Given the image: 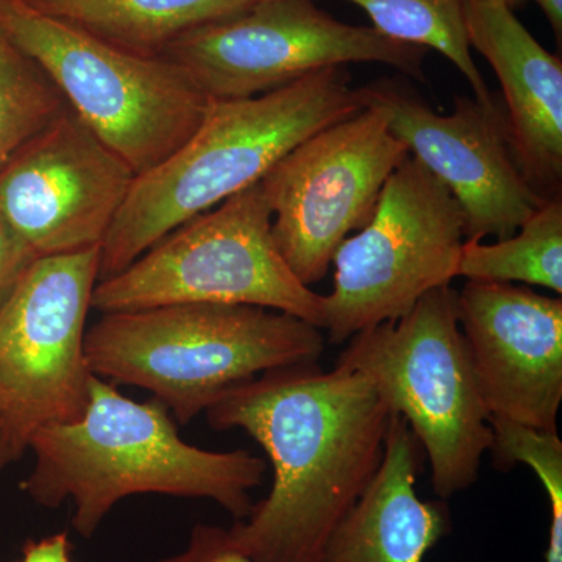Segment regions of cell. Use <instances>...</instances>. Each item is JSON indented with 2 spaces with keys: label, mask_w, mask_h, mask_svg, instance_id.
I'll return each mask as SVG.
<instances>
[{
  "label": "cell",
  "mask_w": 562,
  "mask_h": 562,
  "mask_svg": "<svg viewBox=\"0 0 562 562\" xmlns=\"http://www.w3.org/2000/svg\"><path fill=\"white\" fill-rule=\"evenodd\" d=\"M27 446L14 430L13 424L0 405V472L11 462L20 460Z\"/></svg>",
  "instance_id": "25"
},
{
  "label": "cell",
  "mask_w": 562,
  "mask_h": 562,
  "mask_svg": "<svg viewBox=\"0 0 562 562\" xmlns=\"http://www.w3.org/2000/svg\"><path fill=\"white\" fill-rule=\"evenodd\" d=\"M428 50L351 25L314 0H265L173 43L161 57L177 63L210 101L250 99L316 70L380 63L425 81Z\"/></svg>",
  "instance_id": "9"
},
{
  "label": "cell",
  "mask_w": 562,
  "mask_h": 562,
  "mask_svg": "<svg viewBox=\"0 0 562 562\" xmlns=\"http://www.w3.org/2000/svg\"><path fill=\"white\" fill-rule=\"evenodd\" d=\"M458 277L530 284L562 294V195L539 206L509 238L465 239Z\"/></svg>",
  "instance_id": "18"
},
{
  "label": "cell",
  "mask_w": 562,
  "mask_h": 562,
  "mask_svg": "<svg viewBox=\"0 0 562 562\" xmlns=\"http://www.w3.org/2000/svg\"><path fill=\"white\" fill-rule=\"evenodd\" d=\"M324 346L321 328L277 310L179 303L102 314L85 355L95 376L151 392L187 425L228 387L317 362Z\"/></svg>",
  "instance_id": "4"
},
{
  "label": "cell",
  "mask_w": 562,
  "mask_h": 562,
  "mask_svg": "<svg viewBox=\"0 0 562 562\" xmlns=\"http://www.w3.org/2000/svg\"><path fill=\"white\" fill-rule=\"evenodd\" d=\"M214 430L246 431L268 454L272 490L228 528L255 562H314L382 465L391 413L361 373L317 362L222 392Z\"/></svg>",
  "instance_id": "1"
},
{
  "label": "cell",
  "mask_w": 562,
  "mask_h": 562,
  "mask_svg": "<svg viewBox=\"0 0 562 562\" xmlns=\"http://www.w3.org/2000/svg\"><path fill=\"white\" fill-rule=\"evenodd\" d=\"M0 32L136 176L179 149L209 109L210 99L177 63L120 49L25 0H0Z\"/></svg>",
  "instance_id": "5"
},
{
  "label": "cell",
  "mask_w": 562,
  "mask_h": 562,
  "mask_svg": "<svg viewBox=\"0 0 562 562\" xmlns=\"http://www.w3.org/2000/svg\"><path fill=\"white\" fill-rule=\"evenodd\" d=\"M362 109L347 66L257 98L211 101L190 138L136 176L101 244L99 281L125 271L183 222L260 183L302 140Z\"/></svg>",
  "instance_id": "3"
},
{
  "label": "cell",
  "mask_w": 562,
  "mask_h": 562,
  "mask_svg": "<svg viewBox=\"0 0 562 562\" xmlns=\"http://www.w3.org/2000/svg\"><path fill=\"white\" fill-rule=\"evenodd\" d=\"M40 258L0 217V306Z\"/></svg>",
  "instance_id": "23"
},
{
  "label": "cell",
  "mask_w": 562,
  "mask_h": 562,
  "mask_svg": "<svg viewBox=\"0 0 562 562\" xmlns=\"http://www.w3.org/2000/svg\"><path fill=\"white\" fill-rule=\"evenodd\" d=\"M155 562H255L233 542L227 528L198 524L180 553Z\"/></svg>",
  "instance_id": "22"
},
{
  "label": "cell",
  "mask_w": 562,
  "mask_h": 562,
  "mask_svg": "<svg viewBox=\"0 0 562 562\" xmlns=\"http://www.w3.org/2000/svg\"><path fill=\"white\" fill-rule=\"evenodd\" d=\"M408 155L386 114L364 106L302 140L266 173L260 184L273 241L305 286L325 279L339 246L369 224Z\"/></svg>",
  "instance_id": "10"
},
{
  "label": "cell",
  "mask_w": 562,
  "mask_h": 562,
  "mask_svg": "<svg viewBox=\"0 0 562 562\" xmlns=\"http://www.w3.org/2000/svg\"><path fill=\"white\" fill-rule=\"evenodd\" d=\"M371 18L386 38L436 50L452 61L472 87L479 102H494L479 66L473 61L465 31L464 0H346Z\"/></svg>",
  "instance_id": "19"
},
{
  "label": "cell",
  "mask_w": 562,
  "mask_h": 562,
  "mask_svg": "<svg viewBox=\"0 0 562 562\" xmlns=\"http://www.w3.org/2000/svg\"><path fill=\"white\" fill-rule=\"evenodd\" d=\"M457 316L487 416L558 431L562 301L501 281L468 280Z\"/></svg>",
  "instance_id": "14"
},
{
  "label": "cell",
  "mask_w": 562,
  "mask_h": 562,
  "mask_svg": "<svg viewBox=\"0 0 562 562\" xmlns=\"http://www.w3.org/2000/svg\"><path fill=\"white\" fill-rule=\"evenodd\" d=\"M464 214L438 177L408 155L391 173L372 220L339 246L335 284L324 295L333 344L408 314L458 277Z\"/></svg>",
  "instance_id": "8"
},
{
  "label": "cell",
  "mask_w": 562,
  "mask_h": 562,
  "mask_svg": "<svg viewBox=\"0 0 562 562\" xmlns=\"http://www.w3.org/2000/svg\"><path fill=\"white\" fill-rule=\"evenodd\" d=\"M471 49L502 85L514 158L532 191L562 195V63L501 0H464Z\"/></svg>",
  "instance_id": "15"
},
{
  "label": "cell",
  "mask_w": 562,
  "mask_h": 562,
  "mask_svg": "<svg viewBox=\"0 0 562 562\" xmlns=\"http://www.w3.org/2000/svg\"><path fill=\"white\" fill-rule=\"evenodd\" d=\"M29 449L35 465L22 491L44 508L72 502L70 522L85 539L117 503L138 494L206 498L241 520L268 471L246 450L211 452L184 442L165 403L135 402L95 375L83 416L40 428Z\"/></svg>",
  "instance_id": "2"
},
{
  "label": "cell",
  "mask_w": 562,
  "mask_h": 562,
  "mask_svg": "<svg viewBox=\"0 0 562 562\" xmlns=\"http://www.w3.org/2000/svg\"><path fill=\"white\" fill-rule=\"evenodd\" d=\"M362 106L383 111L395 138L438 177L460 203L465 239L509 238L543 202L524 179L502 103L457 95L439 114L406 77H382L358 88Z\"/></svg>",
  "instance_id": "12"
},
{
  "label": "cell",
  "mask_w": 562,
  "mask_h": 562,
  "mask_svg": "<svg viewBox=\"0 0 562 562\" xmlns=\"http://www.w3.org/2000/svg\"><path fill=\"white\" fill-rule=\"evenodd\" d=\"M490 425L495 465L502 471L514 464L528 465L541 482L552 514L546 562H562V441L558 431L536 430L498 417H490Z\"/></svg>",
  "instance_id": "21"
},
{
  "label": "cell",
  "mask_w": 562,
  "mask_h": 562,
  "mask_svg": "<svg viewBox=\"0 0 562 562\" xmlns=\"http://www.w3.org/2000/svg\"><path fill=\"white\" fill-rule=\"evenodd\" d=\"M501 2L505 3V5H508L509 9L516 10L519 9V7L525 5L528 0H501Z\"/></svg>",
  "instance_id": "27"
},
{
  "label": "cell",
  "mask_w": 562,
  "mask_h": 562,
  "mask_svg": "<svg viewBox=\"0 0 562 562\" xmlns=\"http://www.w3.org/2000/svg\"><path fill=\"white\" fill-rule=\"evenodd\" d=\"M179 303L262 306L321 330L325 324L324 295L277 249L260 183L183 222L125 271L99 281L91 306L109 314Z\"/></svg>",
  "instance_id": "7"
},
{
  "label": "cell",
  "mask_w": 562,
  "mask_h": 562,
  "mask_svg": "<svg viewBox=\"0 0 562 562\" xmlns=\"http://www.w3.org/2000/svg\"><path fill=\"white\" fill-rule=\"evenodd\" d=\"M424 449L398 414H391L382 465L314 562H424L450 531L446 502L416 491Z\"/></svg>",
  "instance_id": "16"
},
{
  "label": "cell",
  "mask_w": 562,
  "mask_h": 562,
  "mask_svg": "<svg viewBox=\"0 0 562 562\" xmlns=\"http://www.w3.org/2000/svg\"><path fill=\"white\" fill-rule=\"evenodd\" d=\"M543 14H546L547 20L550 22V27L554 33V38L558 40V44L561 46L562 38V0H535Z\"/></svg>",
  "instance_id": "26"
},
{
  "label": "cell",
  "mask_w": 562,
  "mask_h": 562,
  "mask_svg": "<svg viewBox=\"0 0 562 562\" xmlns=\"http://www.w3.org/2000/svg\"><path fill=\"white\" fill-rule=\"evenodd\" d=\"M66 106L46 72L0 32V169Z\"/></svg>",
  "instance_id": "20"
},
{
  "label": "cell",
  "mask_w": 562,
  "mask_h": 562,
  "mask_svg": "<svg viewBox=\"0 0 562 562\" xmlns=\"http://www.w3.org/2000/svg\"><path fill=\"white\" fill-rule=\"evenodd\" d=\"M113 46L161 57L190 33L228 20L265 0H25Z\"/></svg>",
  "instance_id": "17"
},
{
  "label": "cell",
  "mask_w": 562,
  "mask_h": 562,
  "mask_svg": "<svg viewBox=\"0 0 562 562\" xmlns=\"http://www.w3.org/2000/svg\"><path fill=\"white\" fill-rule=\"evenodd\" d=\"M13 562H74L68 531L25 542L22 557Z\"/></svg>",
  "instance_id": "24"
},
{
  "label": "cell",
  "mask_w": 562,
  "mask_h": 562,
  "mask_svg": "<svg viewBox=\"0 0 562 562\" xmlns=\"http://www.w3.org/2000/svg\"><path fill=\"white\" fill-rule=\"evenodd\" d=\"M457 292L450 284L428 292L401 319L355 335L336 361L366 376L390 413L406 420L443 502L479 480L492 443L458 324Z\"/></svg>",
  "instance_id": "6"
},
{
  "label": "cell",
  "mask_w": 562,
  "mask_h": 562,
  "mask_svg": "<svg viewBox=\"0 0 562 562\" xmlns=\"http://www.w3.org/2000/svg\"><path fill=\"white\" fill-rule=\"evenodd\" d=\"M101 247L36 258L0 306V405L29 449L49 425L79 420L90 403L85 338Z\"/></svg>",
  "instance_id": "11"
},
{
  "label": "cell",
  "mask_w": 562,
  "mask_h": 562,
  "mask_svg": "<svg viewBox=\"0 0 562 562\" xmlns=\"http://www.w3.org/2000/svg\"><path fill=\"white\" fill-rule=\"evenodd\" d=\"M135 179L68 105L0 169V217L38 257L101 247Z\"/></svg>",
  "instance_id": "13"
}]
</instances>
